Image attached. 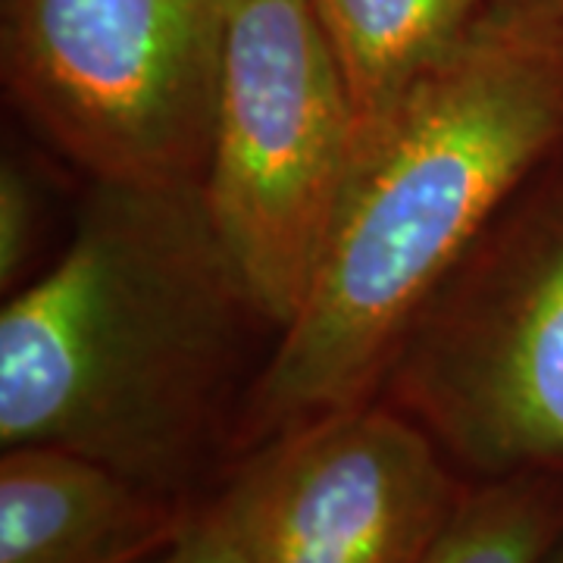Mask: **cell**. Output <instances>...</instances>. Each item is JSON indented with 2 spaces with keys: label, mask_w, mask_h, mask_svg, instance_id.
I'll use <instances>...</instances> for the list:
<instances>
[{
  "label": "cell",
  "mask_w": 563,
  "mask_h": 563,
  "mask_svg": "<svg viewBox=\"0 0 563 563\" xmlns=\"http://www.w3.org/2000/svg\"><path fill=\"white\" fill-rule=\"evenodd\" d=\"M35 232V198L29 179L16 166L3 163L0 173V279L3 285L20 276L29 261V244Z\"/></svg>",
  "instance_id": "cell-10"
},
{
  "label": "cell",
  "mask_w": 563,
  "mask_h": 563,
  "mask_svg": "<svg viewBox=\"0 0 563 563\" xmlns=\"http://www.w3.org/2000/svg\"><path fill=\"white\" fill-rule=\"evenodd\" d=\"M339 60L361 135L461 38L492 0H310Z\"/></svg>",
  "instance_id": "cell-8"
},
{
  "label": "cell",
  "mask_w": 563,
  "mask_h": 563,
  "mask_svg": "<svg viewBox=\"0 0 563 563\" xmlns=\"http://www.w3.org/2000/svg\"><path fill=\"white\" fill-rule=\"evenodd\" d=\"M239 303L201 185L101 181L60 261L0 313V442L203 504L232 439L220 383Z\"/></svg>",
  "instance_id": "cell-2"
},
{
  "label": "cell",
  "mask_w": 563,
  "mask_h": 563,
  "mask_svg": "<svg viewBox=\"0 0 563 563\" xmlns=\"http://www.w3.org/2000/svg\"><path fill=\"white\" fill-rule=\"evenodd\" d=\"M198 507L63 448H3L0 563H147Z\"/></svg>",
  "instance_id": "cell-7"
},
{
  "label": "cell",
  "mask_w": 563,
  "mask_h": 563,
  "mask_svg": "<svg viewBox=\"0 0 563 563\" xmlns=\"http://www.w3.org/2000/svg\"><path fill=\"white\" fill-rule=\"evenodd\" d=\"M466 492L429 429L357 404L242 454L207 501L251 563H426Z\"/></svg>",
  "instance_id": "cell-5"
},
{
  "label": "cell",
  "mask_w": 563,
  "mask_h": 563,
  "mask_svg": "<svg viewBox=\"0 0 563 563\" xmlns=\"http://www.w3.org/2000/svg\"><path fill=\"white\" fill-rule=\"evenodd\" d=\"M558 473H561V476H563V470H558Z\"/></svg>",
  "instance_id": "cell-13"
},
{
  "label": "cell",
  "mask_w": 563,
  "mask_h": 563,
  "mask_svg": "<svg viewBox=\"0 0 563 563\" xmlns=\"http://www.w3.org/2000/svg\"><path fill=\"white\" fill-rule=\"evenodd\" d=\"M544 563H563V539L558 544H554V551L544 558Z\"/></svg>",
  "instance_id": "cell-12"
},
{
  "label": "cell",
  "mask_w": 563,
  "mask_h": 563,
  "mask_svg": "<svg viewBox=\"0 0 563 563\" xmlns=\"http://www.w3.org/2000/svg\"><path fill=\"white\" fill-rule=\"evenodd\" d=\"M361 151V122L310 0H235L201 179L251 310L291 320Z\"/></svg>",
  "instance_id": "cell-3"
},
{
  "label": "cell",
  "mask_w": 563,
  "mask_h": 563,
  "mask_svg": "<svg viewBox=\"0 0 563 563\" xmlns=\"http://www.w3.org/2000/svg\"><path fill=\"white\" fill-rule=\"evenodd\" d=\"M147 563H251V558L210 501H203L179 532V539L166 544Z\"/></svg>",
  "instance_id": "cell-11"
},
{
  "label": "cell",
  "mask_w": 563,
  "mask_h": 563,
  "mask_svg": "<svg viewBox=\"0 0 563 563\" xmlns=\"http://www.w3.org/2000/svg\"><path fill=\"white\" fill-rule=\"evenodd\" d=\"M561 539V473H514L466 492L426 563H544Z\"/></svg>",
  "instance_id": "cell-9"
},
{
  "label": "cell",
  "mask_w": 563,
  "mask_h": 563,
  "mask_svg": "<svg viewBox=\"0 0 563 563\" xmlns=\"http://www.w3.org/2000/svg\"><path fill=\"white\" fill-rule=\"evenodd\" d=\"M404 391L444 454L483 479L563 470V232Z\"/></svg>",
  "instance_id": "cell-6"
},
{
  "label": "cell",
  "mask_w": 563,
  "mask_h": 563,
  "mask_svg": "<svg viewBox=\"0 0 563 563\" xmlns=\"http://www.w3.org/2000/svg\"><path fill=\"white\" fill-rule=\"evenodd\" d=\"M235 0H10L16 101L98 181L201 185Z\"/></svg>",
  "instance_id": "cell-4"
},
{
  "label": "cell",
  "mask_w": 563,
  "mask_h": 563,
  "mask_svg": "<svg viewBox=\"0 0 563 563\" xmlns=\"http://www.w3.org/2000/svg\"><path fill=\"white\" fill-rule=\"evenodd\" d=\"M563 139V0H492L361 135L317 273L235 426L247 454L366 404L444 273Z\"/></svg>",
  "instance_id": "cell-1"
}]
</instances>
